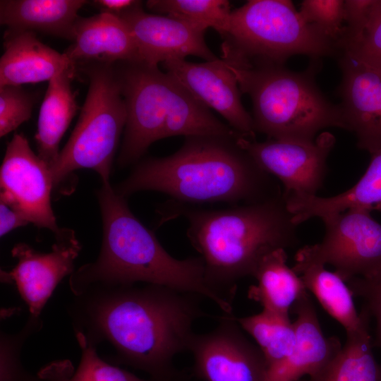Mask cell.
<instances>
[{
    "mask_svg": "<svg viewBox=\"0 0 381 381\" xmlns=\"http://www.w3.org/2000/svg\"><path fill=\"white\" fill-rule=\"evenodd\" d=\"M76 67L57 74L48 82L40 107L35 135L37 155L50 169L59 155V143L78 111L71 80Z\"/></svg>",
    "mask_w": 381,
    "mask_h": 381,
    "instance_id": "cell-22",
    "label": "cell"
},
{
    "mask_svg": "<svg viewBox=\"0 0 381 381\" xmlns=\"http://www.w3.org/2000/svg\"><path fill=\"white\" fill-rule=\"evenodd\" d=\"M81 357L76 370L68 373V361L55 362L44 368L40 377L44 381H157L143 379L133 373L113 365L97 354L96 346L81 333H76Z\"/></svg>",
    "mask_w": 381,
    "mask_h": 381,
    "instance_id": "cell-27",
    "label": "cell"
},
{
    "mask_svg": "<svg viewBox=\"0 0 381 381\" xmlns=\"http://www.w3.org/2000/svg\"><path fill=\"white\" fill-rule=\"evenodd\" d=\"M292 268L301 277L307 291L341 324L346 334L358 329L370 316L364 306L361 313H358L347 284L335 272L325 269V265L295 262Z\"/></svg>",
    "mask_w": 381,
    "mask_h": 381,
    "instance_id": "cell-24",
    "label": "cell"
},
{
    "mask_svg": "<svg viewBox=\"0 0 381 381\" xmlns=\"http://www.w3.org/2000/svg\"><path fill=\"white\" fill-rule=\"evenodd\" d=\"M238 138L186 137L174 154L136 163L114 188L125 198L154 190L169 195L170 201L193 206L248 204L282 194L275 178L238 145Z\"/></svg>",
    "mask_w": 381,
    "mask_h": 381,
    "instance_id": "cell-2",
    "label": "cell"
},
{
    "mask_svg": "<svg viewBox=\"0 0 381 381\" xmlns=\"http://www.w3.org/2000/svg\"><path fill=\"white\" fill-rule=\"evenodd\" d=\"M353 296L365 301L364 307L376 322L375 346L381 349V270L365 277H353L346 282Z\"/></svg>",
    "mask_w": 381,
    "mask_h": 381,
    "instance_id": "cell-33",
    "label": "cell"
},
{
    "mask_svg": "<svg viewBox=\"0 0 381 381\" xmlns=\"http://www.w3.org/2000/svg\"><path fill=\"white\" fill-rule=\"evenodd\" d=\"M76 67L66 54L43 44L36 34L7 29L0 59V87L49 81L63 71Z\"/></svg>",
    "mask_w": 381,
    "mask_h": 381,
    "instance_id": "cell-19",
    "label": "cell"
},
{
    "mask_svg": "<svg viewBox=\"0 0 381 381\" xmlns=\"http://www.w3.org/2000/svg\"><path fill=\"white\" fill-rule=\"evenodd\" d=\"M369 321L370 316L358 329L347 333L339 353L319 372L302 381H381V365L373 353Z\"/></svg>",
    "mask_w": 381,
    "mask_h": 381,
    "instance_id": "cell-25",
    "label": "cell"
},
{
    "mask_svg": "<svg viewBox=\"0 0 381 381\" xmlns=\"http://www.w3.org/2000/svg\"><path fill=\"white\" fill-rule=\"evenodd\" d=\"M161 222L179 217L188 222L187 236L199 253L210 287L232 304L236 283L253 277L261 260L299 243L298 225L283 193L267 200L205 209L169 201L159 209Z\"/></svg>",
    "mask_w": 381,
    "mask_h": 381,
    "instance_id": "cell-3",
    "label": "cell"
},
{
    "mask_svg": "<svg viewBox=\"0 0 381 381\" xmlns=\"http://www.w3.org/2000/svg\"><path fill=\"white\" fill-rule=\"evenodd\" d=\"M340 51L381 71V0L377 1L361 32L337 45Z\"/></svg>",
    "mask_w": 381,
    "mask_h": 381,
    "instance_id": "cell-30",
    "label": "cell"
},
{
    "mask_svg": "<svg viewBox=\"0 0 381 381\" xmlns=\"http://www.w3.org/2000/svg\"><path fill=\"white\" fill-rule=\"evenodd\" d=\"M85 0H1L0 23L9 30L40 32L73 41Z\"/></svg>",
    "mask_w": 381,
    "mask_h": 381,
    "instance_id": "cell-21",
    "label": "cell"
},
{
    "mask_svg": "<svg viewBox=\"0 0 381 381\" xmlns=\"http://www.w3.org/2000/svg\"><path fill=\"white\" fill-rule=\"evenodd\" d=\"M284 199L298 226L312 218L322 219L351 208L381 211V148L370 154L365 173L346 191L330 197L289 194Z\"/></svg>",
    "mask_w": 381,
    "mask_h": 381,
    "instance_id": "cell-20",
    "label": "cell"
},
{
    "mask_svg": "<svg viewBox=\"0 0 381 381\" xmlns=\"http://www.w3.org/2000/svg\"><path fill=\"white\" fill-rule=\"evenodd\" d=\"M377 1V0L344 1L345 32L339 42L351 38L361 32L366 23Z\"/></svg>",
    "mask_w": 381,
    "mask_h": 381,
    "instance_id": "cell-34",
    "label": "cell"
},
{
    "mask_svg": "<svg viewBox=\"0 0 381 381\" xmlns=\"http://www.w3.org/2000/svg\"><path fill=\"white\" fill-rule=\"evenodd\" d=\"M73 42L65 53L75 66L141 61L129 27L122 19L107 13L79 16L74 25Z\"/></svg>",
    "mask_w": 381,
    "mask_h": 381,
    "instance_id": "cell-18",
    "label": "cell"
},
{
    "mask_svg": "<svg viewBox=\"0 0 381 381\" xmlns=\"http://www.w3.org/2000/svg\"><path fill=\"white\" fill-rule=\"evenodd\" d=\"M335 140L332 133L322 132L313 140L267 138L258 142L240 137L237 143L263 171L282 183L283 195H315L323 184Z\"/></svg>",
    "mask_w": 381,
    "mask_h": 381,
    "instance_id": "cell-10",
    "label": "cell"
},
{
    "mask_svg": "<svg viewBox=\"0 0 381 381\" xmlns=\"http://www.w3.org/2000/svg\"><path fill=\"white\" fill-rule=\"evenodd\" d=\"M97 197L103 226L102 247L95 261L71 275L74 295L92 285L152 284L199 294L214 302L224 314H232V304L207 284L200 256L172 257L110 183H102Z\"/></svg>",
    "mask_w": 381,
    "mask_h": 381,
    "instance_id": "cell-4",
    "label": "cell"
},
{
    "mask_svg": "<svg viewBox=\"0 0 381 381\" xmlns=\"http://www.w3.org/2000/svg\"><path fill=\"white\" fill-rule=\"evenodd\" d=\"M162 64L166 72L198 101L217 111L234 131L255 139L252 116L243 107L236 78L222 59L202 63L174 59Z\"/></svg>",
    "mask_w": 381,
    "mask_h": 381,
    "instance_id": "cell-14",
    "label": "cell"
},
{
    "mask_svg": "<svg viewBox=\"0 0 381 381\" xmlns=\"http://www.w3.org/2000/svg\"><path fill=\"white\" fill-rule=\"evenodd\" d=\"M151 11L176 17L205 29L212 28L222 36L231 12L226 0H149Z\"/></svg>",
    "mask_w": 381,
    "mask_h": 381,
    "instance_id": "cell-28",
    "label": "cell"
},
{
    "mask_svg": "<svg viewBox=\"0 0 381 381\" xmlns=\"http://www.w3.org/2000/svg\"><path fill=\"white\" fill-rule=\"evenodd\" d=\"M344 6L343 0H304L298 11L337 47L345 32Z\"/></svg>",
    "mask_w": 381,
    "mask_h": 381,
    "instance_id": "cell-31",
    "label": "cell"
},
{
    "mask_svg": "<svg viewBox=\"0 0 381 381\" xmlns=\"http://www.w3.org/2000/svg\"><path fill=\"white\" fill-rule=\"evenodd\" d=\"M339 54V106L346 130L354 133L360 149L371 154L381 148V71L346 52Z\"/></svg>",
    "mask_w": 381,
    "mask_h": 381,
    "instance_id": "cell-15",
    "label": "cell"
},
{
    "mask_svg": "<svg viewBox=\"0 0 381 381\" xmlns=\"http://www.w3.org/2000/svg\"><path fill=\"white\" fill-rule=\"evenodd\" d=\"M226 64L241 92L251 99L255 133L269 139L313 140L327 128L346 130L339 106L332 104L315 81V61L301 72L284 66Z\"/></svg>",
    "mask_w": 381,
    "mask_h": 381,
    "instance_id": "cell-6",
    "label": "cell"
},
{
    "mask_svg": "<svg viewBox=\"0 0 381 381\" xmlns=\"http://www.w3.org/2000/svg\"><path fill=\"white\" fill-rule=\"evenodd\" d=\"M55 243L49 253H40L25 243L12 249L17 265L10 272H1L3 281L13 282L29 308L30 315L40 318L41 312L62 279L74 272V260L81 246L75 231L60 228L54 234Z\"/></svg>",
    "mask_w": 381,
    "mask_h": 381,
    "instance_id": "cell-13",
    "label": "cell"
},
{
    "mask_svg": "<svg viewBox=\"0 0 381 381\" xmlns=\"http://www.w3.org/2000/svg\"><path fill=\"white\" fill-rule=\"evenodd\" d=\"M92 2L100 10V13L117 18L142 6V1L136 0H95Z\"/></svg>",
    "mask_w": 381,
    "mask_h": 381,
    "instance_id": "cell-36",
    "label": "cell"
},
{
    "mask_svg": "<svg viewBox=\"0 0 381 381\" xmlns=\"http://www.w3.org/2000/svg\"><path fill=\"white\" fill-rule=\"evenodd\" d=\"M69 309L75 333L95 346L109 341L119 363L143 370L157 381H186L174 365L188 351L195 321L207 317L199 294L168 286L138 284L92 285Z\"/></svg>",
    "mask_w": 381,
    "mask_h": 381,
    "instance_id": "cell-1",
    "label": "cell"
},
{
    "mask_svg": "<svg viewBox=\"0 0 381 381\" xmlns=\"http://www.w3.org/2000/svg\"><path fill=\"white\" fill-rule=\"evenodd\" d=\"M80 68L88 78L89 87L77 124L51 168L54 187L80 169L94 170L102 183H109L126 123V104L114 65L92 63Z\"/></svg>",
    "mask_w": 381,
    "mask_h": 381,
    "instance_id": "cell-8",
    "label": "cell"
},
{
    "mask_svg": "<svg viewBox=\"0 0 381 381\" xmlns=\"http://www.w3.org/2000/svg\"><path fill=\"white\" fill-rule=\"evenodd\" d=\"M0 186V201L20 212L29 223L54 234L59 231L51 205L54 187L51 169L33 152L23 134L15 133L7 144Z\"/></svg>",
    "mask_w": 381,
    "mask_h": 381,
    "instance_id": "cell-12",
    "label": "cell"
},
{
    "mask_svg": "<svg viewBox=\"0 0 381 381\" xmlns=\"http://www.w3.org/2000/svg\"><path fill=\"white\" fill-rule=\"evenodd\" d=\"M129 27L138 45L142 61L158 66L188 56L206 61L218 59L205 40L207 29L184 20L152 14L139 7L121 18Z\"/></svg>",
    "mask_w": 381,
    "mask_h": 381,
    "instance_id": "cell-16",
    "label": "cell"
},
{
    "mask_svg": "<svg viewBox=\"0 0 381 381\" xmlns=\"http://www.w3.org/2000/svg\"><path fill=\"white\" fill-rule=\"evenodd\" d=\"M212 331L194 334L188 351L193 375L203 381H265L267 365L236 317L224 314Z\"/></svg>",
    "mask_w": 381,
    "mask_h": 381,
    "instance_id": "cell-11",
    "label": "cell"
},
{
    "mask_svg": "<svg viewBox=\"0 0 381 381\" xmlns=\"http://www.w3.org/2000/svg\"><path fill=\"white\" fill-rule=\"evenodd\" d=\"M287 259L284 248L266 255L253 276L257 284L250 286L248 296L262 310L289 316L290 310L307 289L300 275L288 266Z\"/></svg>",
    "mask_w": 381,
    "mask_h": 381,
    "instance_id": "cell-23",
    "label": "cell"
},
{
    "mask_svg": "<svg viewBox=\"0 0 381 381\" xmlns=\"http://www.w3.org/2000/svg\"><path fill=\"white\" fill-rule=\"evenodd\" d=\"M34 98L22 86L0 87V136L16 130L32 116Z\"/></svg>",
    "mask_w": 381,
    "mask_h": 381,
    "instance_id": "cell-32",
    "label": "cell"
},
{
    "mask_svg": "<svg viewBox=\"0 0 381 381\" xmlns=\"http://www.w3.org/2000/svg\"><path fill=\"white\" fill-rule=\"evenodd\" d=\"M291 310L296 315L294 322L296 336L294 348L286 358L268 368L265 381H298L303 376L310 377L342 349L339 338L325 336L308 291Z\"/></svg>",
    "mask_w": 381,
    "mask_h": 381,
    "instance_id": "cell-17",
    "label": "cell"
},
{
    "mask_svg": "<svg viewBox=\"0 0 381 381\" xmlns=\"http://www.w3.org/2000/svg\"><path fill=\"white\" fill-rule=\"evenodd\" d=\"M41 327L40 318L30 316L20 332L14 334L1 333L0 381H44L34 376L23 367L20 352L26 338Z\"/></svg>",
    "mask_w": 381,
    "mask_h": 381,
    "instance_id": "cell-29",
    "label": "cell"
},
{
    "mask_svg": "<svg viewBox=\"0 0 381 381\" xmlns=\"http://www.w3.org/2000/svg\"><path fill=\"white\" fill-rule=\"evenodd\" d=\"M221 37L222 59L243 68L284 66L297 54L319 59L337 53L335 44L289 0L248 1L231 11Z\"/></svg>",
    "mask_w": 381,
    "mask_h": 381,
    "instance_id": "cell-7",
    "label": "cell"
},
{
    "mask_svg": "<svg viewBox=\"0 0 381 381\" xmlns=\"http://www.w3.org/2000/svg\"><path fill=\"white\" fill-rule=\"evenodd\" d=\"M236 318L243 331L255 341L265 357L267 370L293 351L296 336L289 316L262 310L255 315Z\"/></svg>",
    "mask_w": 381,
    "mask_h": 381,
    "instance_id": "cell-26",
    "label": "cell"
},
{
    "mask_svg": "<svg viewBox=\"0 0 381 381\" xmlns=\"http://www.w3.org/2000/svg\"><path fill=\"white\" fill-rule=\"evenodd\" d=\"M29 224L26 218L18 210L6 203L0 201V236L6 234L20 226Z\"/></svg>",
    "mask_w": 381,
    "mask_h": 381,
    "instance_id": "cell-35",
    "label": "cell"
},
{
    "mask_svg": "<svg viewBox=\"0 0 381 381\" xmlns=\"http://www.w3.org/2000/svg\"><path fill=\"white\" fill-rule=\"evenodd\" d=\"M114 65L127 114L117 159L120 167L138 163L150 145L166 138L238 137L158 66L141 61Z\"/></svg>",
    "mask_w": 381,
    "mask_h": 381,
    "instance_id": "cell-5",
    "label": "cell"
},
{
    "mask_svg": "<svg viewBox=\"0 0 381 381\" xmlns=\"http://www.w3.org/2000/svg\"><path fill=\"white\" fill-rule=\"evenodd\" d=\"M321 242L299 248L297 263L330 265L346 283L381 270V224L362 208H351L321 219Z\"/></svg>",
    "mask_w": 381,
    "mask_h": 381,
    "instance_id": "cell-9",
    "label": "cell"
}]
</instances>
